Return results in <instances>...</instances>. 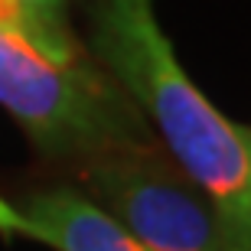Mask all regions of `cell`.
<instances>
[{
  "instance_id": "1",
  "label": "cell",
  "mask_w": 251,
  "mask_h": 251,
  "mask_svg": "<svg viewBox=\"0 0 251 251\" xmlns=\"http://www.w3.org/2000/svg\"><path fill=\"white\" fill-rule=\"evenodd\" d=\"M88 46L160 134L167 153L209 196L245 251H251V144L179 65L153 0H88Z\"/></svg>"
},
{
  "instance_id": "2",
  "label": "cell",
  "mask_w": 251,
  "mask_h": 251,
  "mask_svg": "<svg viewBox=\"0 0 251 251\" xmlns=\"http://www.w3.org/2000/svg\"><path fill=\"white\" fill-rule=\"evenodd\" d=\"M0 104L49 157L92 160L111 150L153 147L127 95L82 49L49 46L13 0H0Z\"/></svg>"
},
{
  "instance_id": "3",
  "label": "cell",
  "mask_w": 251,
  "mask_h": 251,
  "mask_svg": "<svg viewBox=\"0 0 251 251\" xmlns=\"http://www.w3.org/2000/svg\"><path fill=\"white\" fill-rule=\"evenodd\" d=\"M82 179L147 251H245L209 196L157 147L85 160Z\"/></svg>"
},
{
  "instance_id": "4",
  "label": "cell",
  "mask_w": 251,
  "mask_h": 251,
  "mask_svg": "<svg viewBox=\"0 0 251 251\" xmlns=\"http://www.w3.org/2000/svg\"><path fill=\"white\" fill-rule=\"evenodd\" d=\"M0 232L52 251H147L108 209L72 186L33 193L23 202L0 196Z\"/></svg>"
},
{
  "instance_id": "5",
  "label": "cell",
  "mask_w": 251,
  "mask_h": 251,
  "mask_svg": "<svg viewBox=\"0 0 251 251\" xmlns=\"http://www.w3.org/2000/svg\"><path fill=\"white\" fill-rule=\"evenodd\" d=\"M17 10L26 17V23L36 29L39 36L46 39L49 46L62 49V52H75L78 43H75V33L69 26V0H13Z\"/></svg>"
},
{
  "instance_id": "6",
  "label": "cell",
  "mask_w": 251,
  "mask_h": 251,
  "mask_svg": "<svg viewBox=\"0 0 251 251\" xmlns=\"http://www.w3.org/2000/svg\"><path fill=\"white\" fill-rule=\"evenodd\" d=\"M245 130H248V144H251V127H245Z\"/></svg>"
}]
</instances>
